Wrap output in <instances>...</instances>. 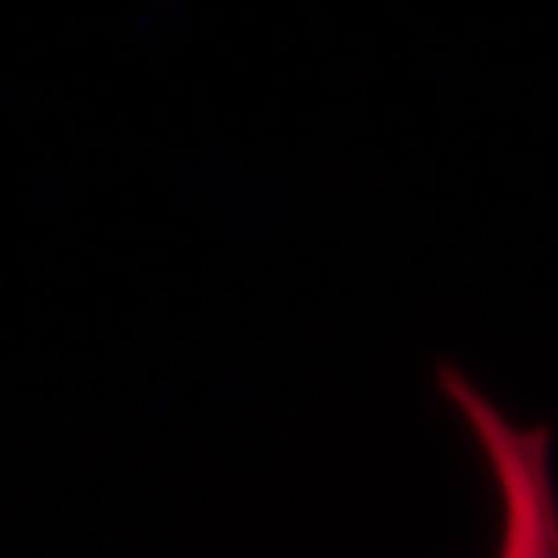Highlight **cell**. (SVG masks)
I'll return each mask as SVG.
<instances>
[{"mask_svg":"<svg viewBox=\"0 0 558 558\" xmlns=\"http://www.w3.org/2000/svg\"><path fill=\"white\" fill-rule=\"evenodd\" d=\"M439 385L468 432L489 461L497 478L500 508H505V533L500 555L508 558H541L558 548V508L551 486V428L511 424L461 371L442 366Z\"/></svg>","mask_w":558,"mask_h":558,"instance_id":"1","label":"cell"}]
</instances>
